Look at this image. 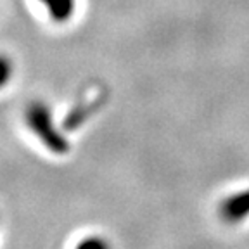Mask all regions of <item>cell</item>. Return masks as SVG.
Segmentation results:
<instances>
[{
    "label": "cell",
    "mask_w": 249,
    "mask_h": 249,
    "mask_svg": "<svg viewBox=\"0 0 249 249\" xmlns=\"http://www.w3.org/2000/svg\"><path fill=\"white\" fill-rule=\"evenodd\" d=\"M24 123L38 139L40 144H43V147L52 154L64 156L68 154V151H71V144L68 142L64 133L55 126L51 109L45 102H30L24 109Z\"/></svg>",
    "instance_id": "1"
},
{
    "label": "cell",
    "mask_w": 249,
    "mask_h": 249,
    "mask_svg": "<svg viewBox=\"0 0 249 249\" xmlns=\"http://www.w3.org/2000/svg\"><path fill=\"white\" fill-rule=\"evenodd\" d=\"M107 101V90L106 87L93 83L82 90V93L78 95L74 104L70 107L68 114L62 120V128L68 132H74L82 124H85L93 114L97 113L99 109L106 104Z\"/></svg>",
    "instance_id": "2"
},
{
    "label": "cell",
    "mask_w": 249,
    "mask_h": 249,
    "mask_svg": "<svg viewBox=\"0 0 249 249\" xmlns=\"http://www.w3.org/2000/svg\"><path fill=\"white\" fill-rule=\"evenodd\" d=\"M220 213L230 223L241 222L249 214V191L227 197L220 206Z\"/></svg>",
    "instance_id": "3"
},
{
    "label": "cell",
    "mask_w": 249,
    "mask_h": 249,
    "mask_svg": "<svg viewBox=\"0 0 249 249\" xmlns=\"http://www.w3.org/2000/svg\"><path fill=\"white\" fill-rule=\"evenodd\" d=\"M38 2L45 7L49 18L57 24L68 23L76 9V0H38Z\"/></svg>",
    "instance_id": "4"
},
{
    "label": "cell",
    "mask_w": 249,
    "mask_h": 249,
    "mask_svg": "<svg viewBox=\"0 0 249 249\" xmlns=\"http://www.w3.org/2000/svg\"><path fill=\"white\" fill-rule=\"evenodd\" d=\"M12 74H14L12 61L7 57V55L0 54V89H4V87L11 82Z\"/></svg>",
    "instance_id": "5"
},
{
    "label": "cell",
    "mask_w": 249,
    "mask_h": 249,
    "mask_svg": "<svg viewBox=\"0 0 249 249\" xmlns=\"http://www.w3.org/2000/svg\"><path fill=\"white\" fill-rule=\"evenodd\" d=\"M89 246H97V248H104L106 242L101 241V239H89V241L80 242V248H89Z\"/></svg>",
    "instance_id": "6"
}]
</instances>
